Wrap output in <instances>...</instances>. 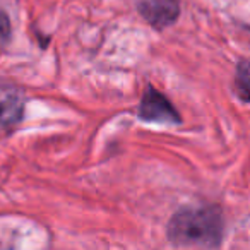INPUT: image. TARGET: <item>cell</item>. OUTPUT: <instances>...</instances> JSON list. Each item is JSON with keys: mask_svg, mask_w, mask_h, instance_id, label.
<instances>
[{"mask_svg": "<svg viewBox=\"0 0 250 250\" xmlns=\"http://www.w3.org/2000/svg\"><path fill=\"white\" fill-rule=\"evenodd\" d=\"M168 238L184 247H218L223 238V214L218 208H184L168 225Z\"/></svg>", "mask_w": 250, "mask_h": 250, "instance_id": "6da1fadb", "label": "cell"}, {"mask_svg": "<svg viewBox=\"0 0 250 250\" xmlns=\"http://www.w3.org/2000/svg\"><path fill=\"white\" fill-rule=\"evenodd\" d=\"M139 118L153 124H180L182 122V117L178 115L177 108L171 104V101L151 86L144 91L141 98Z\"/></svg>", "mask_w": 250, "mask_h": 250, "instance_id": "7a4b0ae2", "label": "cell"}, {"mask_svg": "<svg viewBox=\"0 0 250 250\" xmlns=\"http://www.w3.org/2000/svg\"><path fill=\"white\" fill-rule=\"evenodd\" d=\"M137 9L153 28L161 31L180 16V0H137Z\"/></svg>", "mask_w": 250, "mask_h": 250, "instance_id": "3957f363", "label": "cell"}, {"mask_svg": "<svg viewBox=\"0 0 250 250\" xmlns=\"http://www.w3.org/2000/svg\"><path fill=\"white\" fill-rule=\"evenodd\" d=\"M236 93L243 101H250V60H240L235 76Z\"/></svg>", "mask_w": 250, "mask_h": 250, "instance_id": "277c9868", "label": "cell"}, {"mask_svg": "<svg viewBox=\"0 0 250 250\" xmlns=\"http://www.w3.org/2000/svg\"><path fill=\"white\" fill-rule=\"evenodd\" d=\"M21 117V108L19 110H14L9 103H2L0 101V124L2 122H14Z\"/></svg>", "mask_w": 250, "mask_h": 250, "instance_id": "5b68a950", "label": "cell"}, {"mask_svg": "<svg viewBox=\"0 0 250 250\" xmlns=\"http://www.w3.org/2000/svg\"><path fill=\"white\" fill-rule=\"evenodd\" d=\"M11 19L4 9H0V42H7L11 38Z\"/></svg>", "mask_w": 250, "mask_h": 250, "instance_id": "8992f818", "label": "cell"}]
</instances>
